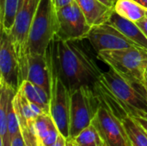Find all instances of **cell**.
<instances>
[{
	"label": "cell",
	"instance_id": "24",
	"mask_svg": "<svg viewBox=\"0 0 147 146\" xmlns=\"http://www.w3.org/2000/svg\"><path fill=\"white\" fill-rule=\"evenodd\" d=\"M136 23L140 28V29L143 31V33L146 34V36L147 37V15L145 16V17H143L141 20H140Z\"/></svg>",
	"mask_w": 147,
	"mask_h": 146
},
{
	"label": "cell",
	"instance_id": "29",
	"mask_svg": "<svg viewBox=\"0 0 147 146\" xmlns=\"http://www.w3.org/2000/svg\"><path fill=\"white\" fill-rule=\"evenodd\" d=\"M134 1H136L138 3H140V5L147 9V0H134Z\"/></svg>",
	"mask_w": 147,
	"mask_h": 146
},
{
	"label": "cell",
	"instance_id": "25",
	"mask_svg": "<svg viewBox=\"0 0 147 146\" xmlns=\"http://www.w3.org/2000/svg\"><path fill=\"white\" fill-rule=\"evenodd\" d=\"M66 140H67V139H66L63 135L59 134V138H58V139H57V141H56L52 146H65Z\"/></svg>",
	"mask_w": 147,
	"mask_h": 146
},
{
	"label": "cell",
	"instance_id": "18",
	"mask_svg": "<svg viewBox=\"0 0 147 146\" xmlns=\"http://www.w3.org/2000/svg\"><path fill=\"white\" fill-rule=\"evenodd\" d=\"M114 10L121 16L134 22H137L146 16V8L134 0H117Z\"/></svg>",
	"mask_w": 147,
	"mask_h": 146
},
{
	"label": "cell",
	"instance_id": "32",
	"mask_svg": "<svg viewBox=\"0 0 147 146\" xmlns=\"http://www.w3.org/2000/svg\"><path fill=\"white\" fill-rule=\"evenodd\" d=\"M101 146H109V145H106V144H105L104 142H102V144L101 145Z\"/></svg>",
	"mask_w": 147,
	"mask_h": 146
},
{
	"label": "cell",
	"instance_id": "8",
	"mask_svg": "<svg viewBox=\"0 0 147 146\" xmlns=\"http://www.w3.org/2000/svg\"><path fill=\"white\" fill-rule=\"evenodd\" d=\"M100 100V107L91 124L107 145L129 146L122 120L105 102Z\"/></svg>",
	"mask_w": 147,
	"mask_h": 146
},
{
	"label": "cell",
	"instance_id": "19",
	"mask_svg": "<svg viewBox=\"0 0 147 146\" xmlns=\"http://www.w3.org/2000/svg\"><path fill=\"white\" fill-rule=\"evenodd\" d=\"M22 0H4L3 5L0 9L1 31L10 34L16 15Z\"/></svg>",
	"mask_w": 147,
	"mask_h": 146
},
{
	"label": "cell",
	"instance_id": "7",
	"mask_svg": "<svg viewBox=\"0 0 147 146\" xmlns=\"http://www.w3.org/2000/svg\"><path fill=\"white\" fill-rule=\"evenodd\" d=\"M56 18V37L65 40H85L92 28L76 1L57 9Z\"/></svg>",
	"mask_w": 147,
	"mask_h": 146
},
{
	"label": "cell",
	"instance_id": "34",
	"mask_svg": "<svg viewBox=\"0 0 147 146\" xmlns=\"http://www.w3.org/2000/svg\"><path fill=\"white\" fill-rule=\"evenodd\" d=\"M115 1H117V0H115Z\"/></svg>",
	"mask_w": 147,
	"mask_h": 146
},
{
	"label": "cell",
	"instance_id": "27",
	"mask_svg": "<svg viewBox=\"0 0 147 146\" xmlns=\"http://www.w3.org/2000/svg\"><path fill=\"white\" fill-rule=\"evenodd\" d=\"M137 121L141 125V126L145 129V131L147 133V120L146 118H143V117H134Z\"/></svg>",
	"mask_w": 147,
	"mask_h": 146
},
{
	"label": "cell",
	"instance_id": "28",
	"mask_svg": "<svg viewBox=\"0 0 147 146\" xmlns=\"http://www.w3.org/2000/svg\"><path fill=\"white\" fill-rule=\"evenodd\" d=\"M99 1H101L106 6H108L109 8H112V9H114L115 4V2H116L115 0H99Z\"/></svg>",
	"mask_w": 147,
	"mask_h": 146
},
{
	"label": "cell",
	"instance_id": "21",
	"mask_svg": "<svg viewBox=\"0 0 147 146\" xmlns=\"http://www.w3.org/2000/svg\"><path fill=\"white\" fill-rule=\"evenodd\" d=\"M14 96L11 98V100L9 102V110H8V118H7L8 137H9V139L10 140V143L12 142L14 138L16 136V134L21 131L18 117H17L16 112L14 105H13V98H14Z\"/></svg>",
	"mask_w": 147,
	"mask_h": 146
},
{
	"label": "cell",
	"instance_id": "4",
	"mask_svg": "<svg viewBox=\"0 0 147 146\" xmlns=\"http://www.w3.org/2000/svg\"><path fill=\"white\" fill-rule=\"evenodd\" d=\"M100 104L101 100L91 86H82L71 92L69 140L91 125Z\"/></svg>",
	"mask_w": 147,
	"mask_h": 146
},
{
	"label": "cell",
	"instance_id": "26",
	"mask_svg": "<svg viewBox=\"0 0 147 146\" xmlns=\"http://www.w3.org/2000/svg\"><path fill=\"white\" fill-rule=\"evenodd\" d=\"M141 89H142L143 93L145 94L146 97L147 98V73L146 77H145V79L141 82ZM143 118H146L147 120V114H146L143 116Z\"/></svg>",
	"mask_w": 147,
	"mask_h": 146
},
{
	"label": "cell",
	"instance_id": "30",
	"mask_svg": "<svg viewBox=\"0 0 147 146\" xmlns=\"http://www.w3.org/2000/svg\"><path fill=\"white\" fill-rule=\"evenodd\" d=\"M65 146H76V145L73 143V141H72V140H69V139H67V140H66Z\"/></svg>",
	"mask_w": 147,
	"mask_h": 146
},
{
	"label": "cell",
	"instance_id": "9",
	"mask_svg": "<svg viewBox=\"0 0 147 146\" xmlns=\"http://www.w3.org/2000/svg\"><path fill=\"white\" fill-rule=\"evenodd\" d=\"M70 113L71 91L62 82V80L53 72L50 98V115L59 133L66 139H69Z\"/></svg>",
	"mask_w": 147,
	"mask_h": 146
},
{
	"label": "cell",
	"instance_id": "14",
	"mask_svg": "<svg viewBox=\"0 0 147 146\" xmlns=\"http://www.w3.org/2000/svg\"><path fill=\"white\" fill-rule=\"evenodd\" d=\"M75 1L84 12L88 22L92 27L107 22L114 12V9L106 6L99 0Z\"/></svg>",
	"mask_w": 147,
	"mask_h": 146
},
{
	"label": "cell",
	"instance_id": "16",
	"mask_svg": "<svg viewBox=\"0 0 147 146\" xmlns=\"http://www.w3.org/2000/svg\"><path fill=\"white\" fill-rule=\"evenodd\" d=\"M19 90H21V92L30 102L40 106L47 113L50 114L51 96L42 88L32 83L28 80H24L22 83Z\"/></svg>",
	"mask_w": 147,
	"mask_h": 146
},
{
	"label": "cell",
	"instance_id": "31",
	"mask_svg": "<svg viewBox=\"0 0 147 146\" xmlns=\"http://www.w3.org/2000/svg\"><path fill=\"white\" fill-rule=\"evenodd\" d=\"M3 1H4V0H0V9H2V7H3Z\"/></svg>",
	"mask_w": 147,
	"mask_h": 146
},
{
	"label": "cell",
	"instance_id": "22",
	"mask_svg": "<svg viewBox=\"0 0 147 146\" xmlns=\"http://www.w3.org/2000/svg\"><path fill=\"white\" fill-rule=\"evenodd\" d=\"M10 146H26L25 145V142H24V139H23V137H22V134L21 131L14 138V139L11 142V145Z\"/></svg>",
	"mask_w": 147,
	"mask_h": 146
},
{
	"label": "cell",
	"instance_id": "23",
	"mask_svg": "<svg viewBox=\"0 0 147 146\" xmlns=\"http://www.w3.org/2000/svg\"><path fill=\"white\" fill-rule=\"evenodd\" d=\"M75 0H53V3L54 4V7L55 9H59V8H62L67 4H70L71 3H73Z\"/></svg>",
	"mask_w": 147,
	"mask_h": 146
},
{
	"label": "cell",
	"instance_id": "12",
	"mask_svg": "<svg viewBox=\"0 0 147 146\" xmlns=\"http://www.w3.org/2000/svg\"><path fill=\"white\" fill-rule=\"evenodd\" d=\"M32 83L42 88L51 96L53 72L48 54H28L27 79Z\"/></svg>",
	"mask_w": 147,
	"mask_h": 146
},
{
	"label": "cell",
	"instance_id": "5",
	"mask_svg": "<svg viewBox=\"0 0 147 146\" xmlns=\"http://www.w3.org/2000/svg\"><path fill=\"white\" fill-rule=\"evenodd\" d=\"M97 58L109 66L137 81H143L147 73V50L132 46L119 50L100 51Z\"/></svg>",
	"mask_w": 147,
	"mask_h": 146
},
{
	"label": "cell",
	"instance_id": "33",
	"mask_svg": "<svg viewBox=\"0 0 147 146\" xmlns=\"http://www.w3.org/2000/svg\"><path fill=\"white\" fill-rule=\"evenodd\" d=\"M146 15H147V9H146Z\"/></svg>",
	"mask_w": 147,
	"mask_h": 146
},
{
	"label": "cell",
	"instance_id": "1",
	"mask_svg": "<svg viewBox=\"0 0 147 146\" xmlns=\"http://www.w3.org/2000/svg\"><path fill=\"white\" fill-rule=\"evenodd\" d=\"M78 41L55 36L47 50L53 72L71 92L82 86L93 87L103 72Z\"/></svg>",
	"mask_w": 147,
	"mask_h": 146
},
{
	"label": "cell",
	"instance_id": "15",
	"mask_svg": "<svg viewBox=\"0 0 147 146\" xmlns=\"http://www.w3.org/2000/svg\"><path fill=\"white\" fill-rule=\"evenodd\" d=\"M16 91L5 83H0V142L1 146H10L11 143L8 137L7 118L9 105L11 98Z\"/></svg>",
	"mask_w": 147,
	"mask_h": 146
},
{
	"label": "cell",
	"instance_id": "11",
	"mask_svg": "<svg viewBox=\"0 0 147 146\" xmlns=\"http://www.w3.org/2000/svg\"><path fill=\"white\" fill-rule=\"evenodd\" d=\"M86 40L90 41L96 52L137 46L109 22L92 27Z\"/></svg>",
	"mask_w": 147,
	"mask_h": 146
},
{
	"label": "cell",
	"instance_id": "10",
	"mask_svg": "<svg viewBox=\"0 0 147 146\" xmlns=\"http://www.w3.org/2000/svg\"><path fill=\"white\" fill-rule=\"evenodd\" d=\"M22 83L20 64L10 35L2 32L0 40V83H5L17 92Z\"/></svg>",
	"mask_w": 147,
	"mask_h": 146
},
{
	"label": "cell",
	"instance_id": "13",
	"mask_svg": "<svg viewBox=\"0 0 147 146\" xmlns=\"http://www.w3.org/2000/svg\"><path fill=\"white\" fill-rule=\"evenodd\" d=\"M107 22L113 25L137 46L147 50V37L136 22L121 16L115 10Z\"/></svg>",
	"mask_w": 147,
	"mask_h": 146
},
{
	"label": "cell",
	"instance_id": "2",
	"mask_svg": "<svg viewBox=\"0 0 147 146\" xmlns=\"http://www.w3.org/2000/svg\"><path fill=\"white\" fill-rule=\"evenodd\" d=\"M141 82L109 66L93 88L120 118L127 115L143 117L147 114V98L141 89Z\"/></svg>",
	"mask_w": 147,
	"mask_h": 146
},
{
	"label": "cell",
	"instance_id": "3",
	"mask_svg": "<svg viewBox=\"0 0 147 146\" xmlns=\"http://www.w3.org/2000/svg\"><path fill=\"white\" fill-rule=\"evenodd\" d=\"M56 34V9L53 0H40L28 34V54L46 55Z\"/></svg>",
	"mask_w": 147,
	"mask_h": 146
},
{
	"label": "cell",
	"instance_id": "35",
	"mask_svg": "<svg viewBox=\"0 0 147 146\" xmlns=\"http://www.w3.org/2000/svg\"><path fill=\"white\" fill-rule=\"evenodd\" d=\"M76 146H78V145H76Z\"/></svg>",
	"mask_w": 147,
	"mask_h": 146
},
{
	"label": "cell",
	"instance_id": "17",
	"mask_svg": "<svg viewBox=\"0 0 147 146\" xmlns=\"http://www.w3.org/2000/svg\"><path fill=\"white\" fill-rule=\"evenodd\" d=\"M129 146H147V133L134 116L127 115L122 119Z\"/></svg>",
	"mask_w": 147,
	"mask_h": 146
},
{
	"label": "cell",
	"instance_id": "6",
	"mask_svg": "<svg viewBox=\"0 0 147 146\" xmlns=\"http://www.w3.org/2000/svg\"><path fill=\"white\" fill-rule=\"evenodd\" d=\"M40 0H22L12 30L9 34L14 45L22 72V82L27 79L28 73V40L32 22Z\"/></svg>",
	"mask_w": 147,
	"mask_h": 146
},
{
	"label": "cell",
	"instance_id": "20",
	"mask_svg": "<svg viewBox=\"0 0 147 146\" xmlns=\"http://www.w3.org/2000/svg\"><path fill=\"white\" fill-rule=\"evenodd\" d=\"M72 141L78 146H101L103 142L92 124L80 132Z\"/></svg>",
	"mask_w": 147,
	"mask_h": 146
}]
</instances>
